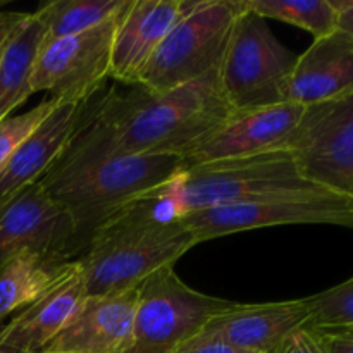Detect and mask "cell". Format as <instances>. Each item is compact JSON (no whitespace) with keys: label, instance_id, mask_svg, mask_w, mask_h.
I'll use <instances>...</instances> for the list:
<instances>
[{"label":"cell","instance_id":"cell-26","mask_svg":"<svg viewBox=\"0 0 353 353\" xmlns=\"http://www.w3.org/2000/svg\"><path fill=\"white\" fill-rule=\"evenodd\" d=\"M174 353H255L250 350H243L240 347L219 340V338L205 336L202 333H196L185 343L179 345Z\"/></svg>","mask_w":353,"mask_h":353},{"label":"cell","instance_id":"cell-12","mask_svg":"<svg viewBox=\"0 0 353 353\" xmlns=\"http://www.w3.org/2000/svg\"><path fill=\"white\" fill-rule=\"evenodd\" d=\"M76 228L40 181L0 202V268L24 252L74 257Z\"/></svg>","mask_w":353,"mask_h":353},{"label":"cell","instance_id":"cell-18","mask_svg":"<svg viewBox=\"0 0 353 353\" xmlns=\"http://www.w3.org/2000/svg\"><path fill=\"white\" fill-rule=\"evenodd\" d=\"M85 105L62 103L17 147L0 174V202L40 181L68 148L83 119Z\"/></svg>","mask_w":353,"mask_h":353},{"label":"cell","instance_id":"cell-31","mask_svg":"<svg viewBox=\"0 0 353 353\" xmlns=\"http://www.w3.org/2000/svg\"><path fill=\"white\" fill-rule=\"evenodd\" d=\"M343 333H350V334H353V331H343Z\"/></svg>","mask_w":353,"mask_h":353},{"label":"cell","instance_id":"cell-13","mask_svg":"<svg viewBox=\"0 0 353 353\" xmlns=\"http://www.w3.org/2000/svg\"><path fill=\"white\" fill-rule=\"evenodd\" d=\"M140 285L86 296L74 319L40 353H124L133 340Z\"/></svg>","mask_w":353,"mask_h":353},{"label":"cell","instance_id":"cell-15","mask_svg":"<svg viewBox=\"0 0 353 353\" xmlns=\"http://www.w3.org/2000/svg\"><path fill=\"white\" fill-rule=\"evenodd\" d=\"M310 319L309 300L272 303H236L207 321L200 333L219 338L243 350L271 353L293 331L305 327Z\"/></svg>","mask_w":353,"mask_h":353},{"label":"cell","instance_id":"cell-8","mask_svg":"<svg viewBox=\"0 0 353 353\" xmlns=\"http://www.w3.org/2000/svg\"><path fill=\"white\" fill-rule=\"evenodd\" d=\"M234 302L203 295L164 268L140 285L133 340L124 353H174Z\"/></svg>","mask_w":353,"mask_h":353},{"label":"cell","instance_id":"cell-11","mask_svg":"<svg viewBox=\"0 0 353 353\" xmlns=\"http://www.w3.org/2000/svg\"><path fill=\"white\" fill-rule=\"evenodd\" d=\"M305 107L293 102L233 110L185 155V168L285 150Z\"/></svg>","mask_w":353,"mask_h":353},{"label":"cell","instance_id":"cell-19","mask_svg":"<svg viewBox=\"0 0 353 353\" xmlns=\"http://www.w3.org/2000/svg\"><path fill=\"white\" fill-rule=\"evenodd\" d=\"M78 269L76 261L55 254L24 252L0 268V326L26 309Z\"/></svg>","mask_w":353,"mask_h":353},{"label":"cell","instance_id":"cell-9","mask_svg":"<svg viewBox=\"0 0 353 353\" xmlns=\"http://www.w3.org/2000/svg\"><path fill=\"white\" fill-rule=\"evenodd\" d=\"M123 10L83 33L43 38L31 69V92H47L57 105L88 103L110 78L114 33Z\"/></svg>","mask_w":353,"mask_h":353},{"label":"cell","instance_id":"cell-3","mask_svg":"<svg viewBox=\"0 0 353 353\" xmlns=\"http://www.w3.org/2000/svg\"><path fill=\"white\" fill-rule=\"evenodd\" d=\"M199 245L181 219L159 200L141 199L124 207L95 230L78 255L88 296L124 292Z\"/></svg>","mask_w":353,"mask_h":353},{"label":"cell","instance_id":"cell-27","mask_svg":"<svg viewBox=\"0 0 353 353\" xmlns=\"http://www.w3.org/2000/svg\"><path fill=\"white\" fill-rule=\"evenodd\" d=\"M28 12H3L0 10V62L16 31L26 19Z\"/></svg>","mask_w":353,"mask_h":353},{"label":"cell","instance_id":"cell-20","mask_svg":"<svg viewBox=\"0 0 353 353\" xmlns=\"http://www.w3.org/2000/svg\"><path fill=\"white\" fill-rule=\"evenodd\" d=\"M43 38L45 26L33 12H28L0 62V123L33 95L30 76Z\"/></svg>","mask_w":353,"mask_h":353},{"label":"cell","instance_id":"cell-28","mask_svg":"<svg viewBox=\"0 0 353 353\" xmlns=\"http://www.w3.org/2000/svg\"><path fill=\"white\" fill-rule=\"evenodd\" d=\"M324 348L327 353H353V334L350 333H321Z\"/></svg>","mask_w":353,"mask_h":353},{"label":"cell","instance_id":"cell-21","mask_svg":"<svg viewBox=\"0 0 353 353\" xmlns=\"http://www.w3.org/2000/svg\"><path fill=\"white\" fill-rule=\"evenodd\" d=\"M130 0H52L34 10L45 26V38L83 33L117 16Z\"/></svg>","mask_w":353,"mask_h":353},{"label":"cell","instance_id":"cell-29","mask_svg":"<svg viewBox=\"0 0 353 353\" xmlns=\"http://www.w3.org/2000/svg\"><path fill=\"white\" fill-rule=\"evenodd\" d=\"M338 9V30L353 37V0H333Z\"/></svg>","mask_w":353,"mask_h":353},{"label":"cell","instance_id":"cell-17","mask_svg":"<svg viewBox=\"0 0 353 353\" xmlns=\"http://www.w3.org/2000/svg\"><path fill=\"white\" fill-rule=\"evenodd\" d=\"M86 296L85 279L78 265L71 276L2 324L0 343L23 353H40L74 319Z\"/></svg>","mask_w":353,"mask_h":353},{"label":"cell","instance_id":"cell-22","mask_svg":"<svg viewBox=\"0 0 353 353\" xmlns=\"http://www.w3.org/2000/svg\"><path fill=\"white\" fill-rule=\"evenodd\" d=\"M241 9L302 28L314 37L324 38L338 30V9L333 0H240Z\"/></svg>","mask_w":353,"mask_h":353},{"label":"cell","instance_id":"cell-25","mask_svg":"<svg viewBox=\"0 0 353 353\" xmlns=\"http://www.w3.org/2000/svg\"><path fill=\"white\" fill-rule=\"evenodd\" d=\"M271 353H327L319 333L309 327L293 331L276 350Z\"/></svg>","mask_w":353,"mask_h":353},{"label":"cell","instance_id":"cell-5","mask_svg":"<svg viewBox=\"0 0 353 353\" xmlns=\"http://www.w3.org/2000/svg\"><path fill=\"white\" fill-rule=\"evenodd\" d=\"M238 14L233 0H186L183 16L159 45L138 85L164 93L219 71Z\"/></svg>","mask_w":353,"mask_h":353},{"label":"cell","instance_id":"cell-6","mask_svg":"<svg viewBox=\"0 0 353 353\" xmlns=\"http://www.w3.org/2000/svg\"><path fill=\"white\" fill-rule=\"evenodd\" d=\"M219 68V83L233 110L286 102V90L299 55L276 38L268 21L241 9Z\"/></svg>","mask_w":353,"mask_h":353},{"label":"cell","instance_id":"cell-23","mask_svg":"<svg viewBox=\"0 0 353 353\" xmlns=\"http://www.w3.org/2000/svg\"><path fill=\"white\" fill-rule=\"evenodd\" d=\"M310 319L305 327L321 333L353 331V276L330 290L307 296Z\"/></svg>","mask_w":353,"mask_h":353},{"label":"cell","instance_id":"cell-16","mask_svg":"<svg viewBox=\"0 0 353 353\" xmlns=\"http://www.w3.org/2000/svg\"><path fill=\"white\" fill-rule=\"evenodd\" d=\"M353 92V37L336 30L299 55L286 102L309 107Z\"/></svg>","mask_w":353,"mask_h":353},{"label":"cell","instance_id":"cell-30","mask_svg":"<svg viewBox=\"0 0 353 353\" xmlns=\"http://www.w3.org/2000/svg\"><path fill=\"white\" fill-rule=\"evenodd\" d=\"M0 353H23V352H19V350H14V348L7 347V345L0 343Z\"/></svg>","mask_w":353,"mask_h":353},{"label":"cell","instance_id":"cell-2","mask_svg":"<svg viewBox=\"0 0 353 353\" xmlns=\"http://www.w3.org/2000/svg\"><path fill=\"white\" fill-rule=\"evenodd\" d=\"M233 112L219 72L164 93L143 86L110 90L85 119L112 150L131 155H183Z\"/></svg>","mask_w":353,"mask_h":353},{"label":"cell","instance_id":"cell-4","mask_svg":"<svg viewBox=\"0 0 353 353\" xmlns=\"http://www.w3.org/2000/svg\"><path fill=\"white\" fill-rule=\"evenodd\" d=\"M316 188L323 186L309 181L300 172L288 150H272L233 161L185 168L147 199L159 200L169 214L179 217L210 207Z\"/></svg>","mask_w":353,"mask_h":353},{"label":"cell","instance_id":"cell-10","mask_svg":"<svg viewBox=\"0 0 353 353\" xmlns=\"http://www.w3.org/2000/svg\"><path fill=\"white\" fill-rule=\"evenodd\" d=\"M285 150L309 181L353 196V92L305 107Z\"/></svg>","mask_w":353,"mask_h":353},{"label":"cell","instance_id":"cell-7","mask_svg":"<svg viewBox=\"0 0 353 353\" xmlns=\"http://www.w3.org/2000/svg\"><path fill=\"white\" fill-rule=\"evenodd\" d=\"M199 243L241 231L292 224H331L353 230V196L327 188L272 195L179 216Z\"/></svg>","mask_w":353,"mask_h":353},{"label":"cell","instance_id":"cell-24","mask_svg":"<svg viewBox=\"0 0 353 353\" xmlns=\"http://www.w3.org/2000/svg\"><path fill=\"white\" fill-rule=\"evenodd\" d=\"M55 107H57V103L54 100L45 99L31 110L7 117L6 121L0 123V174L6 169V165L9 164L10 157L17 150V147L43 123L45 117Z\"/></svg>","mask_w":353,"mask_h":353},{"label":"cell","instance_id":"cell-1","mask_svg":"<svg viewBox=\"0 0 353 353\" xmlns=\"http://www.w3.org/2000/svg\"><path fill=\"white\" fill-rule=\"evenodd\" d=\"M185 169L179 155L116 152L83 119L59 161L40 179L47 195L76 228L74 255L107 219L168 185Z\"/></svg>","mask_w":353,"mask_h":353},{"label":"cell","instance_id":"cell-14","mask_svg":"<svg viewBox=\"0 0 353 353\" xmlns=\"http://www.w3.org/2000/svg\"><path fill=\"white\" fill-rule=\"evenodd\" d=\"M186 0H130L114 33L110 78L133 86L171 28Z\"/></svg>","mask_w":353,"mask_h":353}]
</instances>
